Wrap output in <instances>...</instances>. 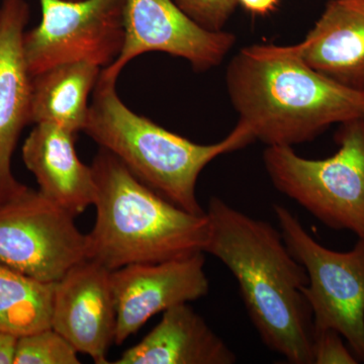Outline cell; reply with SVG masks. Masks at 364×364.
Segmentation results:
<instances>
[{"label":"cell","mask_w":364,"mask_h":364,"mask_svg":"<svg viewBox=\"0 0 364 364\" xmlns=\"http://www.w3.org/2000/svg\"><path fill=\"white\" fill-rule=\"evenodd\" d=\"M205 254L112 270L117 310L114 344H123L153 316L207 296L210 282L205 274Z\"/></svg>","instance_id":"30bf717a"},{"label":"cell","mask_w":364,"mask_h":364,"mask_svg":"<svg viewBox=\"0 0 364 364\" xmlns=\"http://www.w3.org/2000/svg\"><path fill=\"white\" fill-rule=\"evenodd\" d=\"M299 51L309 66L364 91V0H330Z\"/></svg>","instance_id":"5bb4252c"},{"label":"cell","mask_w":364,"mask_h":364,"mask_svg":"<svg viewBox=\"0 0 364 364\" xmlns=\"http://www.w3.org/2000/svg\"><path fill=\"white\" fill-rule=\"evenodd\" d=\"M30 18L26 0L0 4V203L28 186L16 181L11 158L21 131L32 124V76L26 65L23 37Z\"/></svg>","instance_id":"7c38bea8"},{"label":"cell","mask_w":364,"mask_h":364,"mask_svg":"<svg viewBox=\"0 0 364 364\" xmlns=\"http://www.w3.org/2000/svg\"><path fill=\"white\" fill-rule=\"evenodd\" d=\"M116 83L98 79L83 132L163 198L205 215L196 196L198 176L215 158L254 142L248 127L238 123L212 145L193 143L131 111L117 95Z\"/></svg>","instance_id":"277c9868"},{"label":"cell","mask_w":364,"mask_h":364,"mask_svg":"<svg viewBox=\"0 0 364 364\" xmlns=\"http://www.w3.org/2000/svg\"><path fill=\"white\" fill-rule=\"evenodd\" d=\"M174 2L191 20L210 32H221L238 4L237 0H174Z\"/></svg>","instance_id":"d6986e66"},{"label":"cell","mask_w":364,"mask_h":364,"mask_svg":"<svg viewBox=\"0 0 364 364\" xmlns=\"http://www.w3.org/2000/svg\"><path fill=\"white\" fill-rule=\"evenodd\" d=\"M273 210L287 249L308 275L303 294L312 311L314 330L338 332L364 363V239L347 252L331 250L316 241L286 207L274 205Z\"/></svg>","instance_id":"8992f818"},{"label":"cell","mask_w":364,"mask_h":364,"mask_svg":"<svg viewBox=\"0 0 364 364\" xmlns=\"http://www.w3.org/2000/svg\"><path fill=\"white\" fill-rule=\"evenodd\" d=\"M246 11L254 14L265 16L275 11L279 6V0H237Z\"/></svg>","instance_id":"7402d4cb"},{"label":"cell","mask_w":364,"mask_h":364,"mask_svg":"<svg viewBox=\"0 0 364 364\" xmlns=\"http://www.w3.org/2000/svg\"><path fill=\"white\" fill-rule=\"evenodd\" d=\"M313 364L359 363L343 337L333 329L314 330L312 343Z\"/></svg>","instance_id":"ffe728a7"},{"label":"cell","mask_w":364,"mask_h":364,"mask_svg":"<svg viewBox=\"0 0 364 364\" xmlns=\"http://www.w3.org/2000/svg\"><path fill=\"white\" fill-rule=\"evenodd\" d=\"M78 352L53 328L18 337L14 364H79Z\"/></svg>","instance_id":"ac0fdd59"},{"label":"cell","mask_w":364,"mask_h":364,"mask_svg":"<svg viewBox=\"0 0 364 364\" xmlns=\"http://www.w3.org/2000/svg\"><path fill=\"white\" fill-rule=\"evenodd\" d=\"M159 323L117 364H234L237 356L205 318L178 304L162 313Z\"/></svg>","instance_id":"9a60e30c"},{"label":"cell","mask_w":364,"mask_h":364,"mask_svg":"<svg viewBox=\"0 0 364 364\" xmlns=\"http://www.w3.org/2000/svg\"><path fill=\"white\" fill-rule=\"evenodd\" d=\"M205 213L208 237L203 252L233 274L263 343L289 363L313 364V315L303 294L308 275L279 230L215 196Z\"/></svg>","instance_id":"6da1fadb"},{"label":"cell","mask_w":364,"mask_h":364,"mask_svg":"<svg viewBox=\"0 0 364 364\" xmlns=\"http://www.w3.org/2000/svg\"><path fill=\"white\" fill-rule=\"evenodd\" d=\"M42 21L23 33L31 76L70 62L107 68L123 49L124 0H40Z\"/></svg>","instance_id":"ba28073f"},{"label":"cell","mask_w":364,"mask_h":364,"mask_svg":"<svg viewBox=\"0 0 364 364\" xmlns=\"http://www.w3.org/2000/svg\"><path fill=\"white\" fill-rule=\"evenodd\" d=\"M91 168L97 186V218L87 234L88 259L116 270L203 252L207 213L191 214L165 200L104 148Z\"/></svg>","instance_id":"3957f363"},{"label":"cell","mask_w":364,"mask_h":364,"mask_svg":"<svg viewBox=\"0 0 364 364\" xmlns=\"http://www.w3.org/2000/svg\"><path fill=\"white\" fill-rule=\"evenodd\" d=\"M18 336L0 331V364H14Z\"/></svg>","instance_id":"44dd1931"},{"label":"cell","mask_w":364,"mask_h":364,"mask_svg":"<svg viewBox=\"0 0 364 364\" xmlns=\"http://www.w3.org/2000/svg\"><path fill=\"white\" fill-rule=\"evenodd\" d=\"M363 93H364V91H363Z\"/></svg>","instance_id":"cb8c5ba5"},{"label":"cell","mask_w":364,"mask_h":364,"mask_svg":"<svg viewBox=\"0 0 364 364\" xmlns=\"http://www.w3.org/2000/svg\"><path fill=\"white\" fill-rule=\"evenodd\" d=\"M338 150L306 159L287 146H269L263 163L274 188L331 229L364 239V117L340 124Z\"/></svg>","instance_id":"5b68a950"},{"label":"cell","mask_w":364,"mask_h":364,"mask_svg":"<svg viewBox=\"0 0 364 364\" xmlns=\"http://www.w3.org/2000/svg\"><path fill=\"white\" fill-rule=\"evenodd\" d=\"M123 49L100 78L117 82L127 64L140 55L162 52L188 60L196 71L219 66L236 43L225 31L198 26L174 0H124Z\"/></svg>","instance_id":"9c48e42d"},{"label":"cell","mask_w":364,"mask_h":364,"mask_svg":"<svg viewBox=\"0 0 364 364\" xmlns=\"http://www.w3.org/2000/svg\"><path fill=\"white\" fill-rule=\"evenodd\" d=\"M75 135L49 123L36 124L23 146V160L36 177L39 191L74 217L95 205L92 168L81 161Z\"/></svg>","instance_id":"4fadbf2b"},{"label":"cell","mask_w":364,"mask_h":364,"mask_svg":"<svg viewBox=\"0 0 364 364\" xmlns=\"http://www.w3.org/2000/svg\"><path fill=\"white\" fill-rule=\"evenodd\" d=\"M226 86L239 123L267 147L311 142L332 124L364 117L363 91L309 66L298 45L243 48L229 62Z\"/></svg>","instance_id":"7a4b0ae2"},{"label":"cell","mask_w":364,"mask_h":364,"mask_svg":"<svg viewBox=\"0 0 364 364\" xmlns=\"http://www.w3.org/2000/svg\"><path fill=\"white\" fill-rule=\"evenodd\" d=\"M67 1H81V0H67Z\"/></svg>","instance_id":"603a6c76"},{"label":"cell","mask_w":364,"mask_h":364,"mask_svg":"<svg viewBox=\"0 0 364 364\" xmlns=\"http://www.w3.org/2000/svg\"><path fill=\"white\" fill-rule=\"evenodd\" d=\"M54 289L0 262V331L21 337L51 328Z\"/></svg>","instance_id":"e0dca14e"},{"label":"cell","mask_w":364,"mask_h":364,"mask_svg":"<svg viewBox=\"0 0 364 364\" xmlns=\"http://www.w3.org/2000/svg\"><path fill=\"white\" fill-rule=\"evenodd\" d=\"M74 218L28 188L0 203V262L39 282L56 284L88 259L87 235L79 231Z\"/></svg>","instance_id":"52a82bcc"},{"label":"cell","mask_w":364,"mask_h":364,"mask_svg":"<svg viewBox=\"0 0 364 364\" xmlns=\"http://www.w3.org/2000/svg\"><path fill=\"white\" fill-rule=\"evenodd\" d=\"M111 274L97 261L86 259L55 284L51 328L97 364L109 363L107 352L116 338Z\"/></svg>","instance_id":"8fae6325"},{"label":"cell","mask_w":364,"mask_h":364,"mask_svg":"<svg viewBox=\"0 0 364 364\" xmlns=\"http://www.w3.org/2000/svg\"><path fill=\"white\" fill-rule=\"evenodd\" d=\"M102 67L90 62L60 64L32 77V124H57L76 135L85 131Z\"/></svg>","instance_id":"2e32d148"}]
</instances>
